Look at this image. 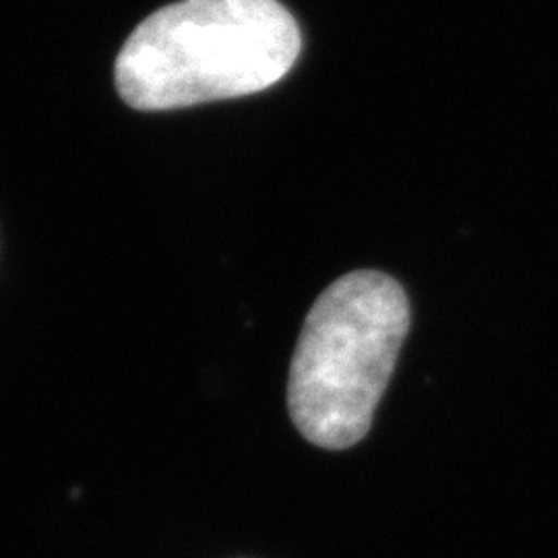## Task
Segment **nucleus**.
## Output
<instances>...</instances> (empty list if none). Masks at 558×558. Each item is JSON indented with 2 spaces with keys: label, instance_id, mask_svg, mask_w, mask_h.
<instances>
[{
  "label": "nucleus",
  "instance_id": "1",
  "mask_svg": "<svg viewBox=\"0 0 558 558\" xmlns=\"http://www.w3.org/2000/svg\"><path fill=\"white\" fill-rule=\"evenodd\" d=\"M299 25L278 0H182L141 23L114 64L120 98L158 112L251 96L299 59Z\"/></svg>",
  "mask_w": 558,
  "mask_h": 558
},
{
  "label": "nucleus",
  "instance_id": "2",
  "mask_svg": "<svg viewBox=\"0 0 558 558\" xmlns=\"http://www.w3.org/2000/svg\"><path fill=\"white\" fill-rule=\"evenodd\" d=\"M408 329L405 292L380 271L348 274L320 294L288 380V410L304 439L338 451L366 437Z\"/></svg>",
  "mask_w": 558,
  "mask_h": 558
}]
</instances>
